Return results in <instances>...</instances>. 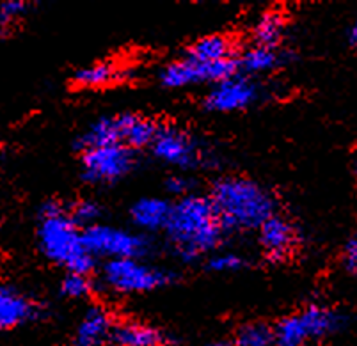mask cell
Masks as SVG:
<instances>
[{
  "label": "cell",
  "mask_w": 357,
  "mask_h": 346,
  "mask_svg": "<svg viewBox=\"0 0 357 346\" xmlns=\"http://www.w3.org/2000/svg\"><path fill=\"white\" fill-rule=\"evenodd\" d=\"M110 343L116 346H169V338L155 327L125 322L114 325Z\"/></svg>",
  "instance_id": "cell-15"
},
{
  "label": "cell",
  "mask_w": 357,
  "mask_h": 346,
  "mask_svg": "<svg viewBox=\"0 0 357 346\" xmlns=\"http://www.w3.org/2000/svg\"><path fill=\"white\" fill-rule=\"evenodd\" d=\"M235 346H275L274 327L267 323H245L236 331L233 338Z\"/></svg>",
  "instance_id": "cell-21"
},
{
  "label": "cell",
  "mask_w": 357,
  "mask_h": 346,
  "mask_svg": "<svg viewBox=\"0 0 357 346\" xmlns=\"http://www.w3.org/2000/svg\"><path fill=\"white\" fill-rule=\"evenodd\" d=\"M93 291V281L84 274H68L61 283V293L68 299H82Z\"/></svg>",
  "instance_id": "cell-22"
},
{
  "label": "cell",
  "mask_w": 357,
  "mask_h": 346,
  "mask_svg": "<svg viewBox=\"0 0 357 346\" xmlns=\"http://www.w3.org/2000/svg\"><path fill=\"white\" fill-rule=\"evenodd\" d=\"M135 166V151L123 144L103 146L82 153V178L87 183H116Z\"/></svg>",
  "instance_id": "cell-8"
},
{
  "label": "cell",
  "mask_w": 357,
  "mask_h": 346,
  "mask_svg": "<svg viewBox=\"0 0 357 346\" xmlns=\"http://www.w3.org/2000/svg\"><path fill=\"white\" fill-rule=\"evenodd\" d=\"M204 346H235L233 339H217V341H210Z\"/></svg>",
  "instance_id": "cell-29"
},
{
  "label": "cell",
  "mask_w": 357,
  "mask_h": 346,
  "mask_svg": "<svg viewBox=\"0 0 357 346\" xmlns=\"http://www.w3.org/2000/svg\"><path fill=\"white\" fill-rule=\"evenodd\" d=\"M151 150L158 160L180 169H194L204 164V157L197 142L187 132L173 125L158 126Z\"/></svg>",
  "instance_id": "cell-9"
},
{
  "label": "cell",
  "mask_w": 357,
  "mask_h": 346,
  "mask_svg": "<svg viewBox=\"0 0 357 346\" xmlns=\"http://www.w3.org/2000/svg\"><path fill=\"white\" fill-rule=\"evenodd\" d=\"M102 276L107 286L118 293H146L165 286L173 279L162 268L149 267L134 258L109 260L103 265Z\"/></svg>",
  "instance_id": "cell-5"
},
{
  "label": "cell",
  "mask_w": 357,
  "mask_h": 346,
  "mask_svg": "<svg viewBox=\"0 0 357 346\" xmlns=\"http://www.w3.org/2000/svg\"><path fill=\"white\" fill-rule=\"evenodd\" d=\"M84 245L93 256H105L110 260L134 258L139 260L148 252V240L135 233L95 224L84 229Z\"/></svg>",
  "instance_id": "cell-7"
},
{
  "label": "cell",
  "mask_w": 357,
  "mask_h": 346,
  "mask_svg": "<svg viewBox=\"0 0 357 346\" xmlns=\"http://www.w3.org/2000/svg\"><path fill=\"white\" fill-rule=\"evenodd\" d=\"M114 144L125 146V121H123V114L114 116V118H100L77 141V148L82 153L87 150Z\"/></svg>",
  "instance_id": "cell-14"
},
{
  "label": "cell",
  "mask_w": 357,
  "mask_h": 346,
  "mask_svg": "<svg viewBox=\"0 0 357 346\" xmlns=\"http://www.w3.org/2000/svg\"><path fill=\"white\" fill-rule=\"evenodd\" d=\"M245 265L243 258H240L238 254H215L208 260V268L213 272H235L238 268H242Z\"/></svg>",
  "instance_id": "cell-24"
},
{
  "label": "cell",
  "mask_w": 357,
  "mask_h": 346,
  "mask_svg": "<svg viewBox=\"0 0 357 346\" xmlns=\"http://www.w3.org/2000/svg\"><path fill=\"white\" fill-rule=\"evenodd\" d=\"M29 9L27 2H16V0H11V2H4L2 6V29L8 31L13 24H15L20 16L25 15V11Z\"/></svg>",
  "instance_id": "cell-25"
},
{
  "label": "cell",
  "mask_w": 357,
  "mask_h": 346,
  "mask_svg": "<svg viewBox=\"0 0 357 346\" xmlns=\"http://www.w3.org/2000/svg\"><path fill=\"white\" fill-rule=\"evenodd\" d=\"M187 57L201 63H219L233 59V45L226 36L210 34L199 38L187 52Z\"/></svg>",
  "instance_id": "cell-17"
},
{
  "label": "cell",
  "mask_w": 357,
  "mask_h": 346,
  "mask_svg": "<svg viewBox=\"0 0 357 346\" xmlns=\"http://www.w3.org/2000/svg\"><path fill=\"white\" fill-rule=\"evenodd\" d=\"M165 187L171 194L174 196H183L189 192V187H190V181L183 176H171L167 181H165Z\"/></svg>",
  "instance_id": "cell-27"
},
{
  "label": "cell",
  "mask_w": 357,
  "mask_h": 346,
  "mask_svg": "<svg viewBox=\"0 0 357 346\" xmlns=\"http://www.w3.org/2000/svg\"><path fill=\"white\" fill-rule=\"evenodd\" d=\"M210 199L222 228L231 231L259 229L275 215L274 197L248 178H222L213 185Z\"/></svg>",
  "instance_id": "cell-2"
},
{
  "label": "cell",
  "mask_w": 357,
  "mask_h": 346,
  "mask_svg": "<svg viewBox=\"0 0 357 346\" xmlns=\"http://www.w3.org/2000/svg\"><path fill=\"white\" fill-rule=\"evenodd\" d=\"M100 206L95 201H80L73 205L70 210V217L77 226H82L84 229L95 226V221L100 217Z\"/></svg>",
  "instance_id": "cell-23"
},
{
  "label": "cell",
  "mask_w": 357,
  "mask_h": 346,
  "mask_svg": "<svg viewBox=\"0 0 357 346\" xmlns=\"http://www.w3.org/2000/svg\"><path fill=\"white\" fill-rule=\"evenodd\" d=\"M84 231L75 224L66 212L59 215L41 217L38 228V242L45 256L61 265L68 274L89 276L95 268V256L84 245Z\"/></svg>",
  "instance_id": "cell-3"
},
{
  "label": "cell",
  "mask_w": 357,
  "mask_h": 346,
  "mask_svg": "<svg viewBox=\"0 0 357 346\" xmlns=\"http://www.w3.org/2000/svg\"><path fill=\"white\" fill-rule=\"evenodd\" d=\"M171 208L173 205H169L164 199L144 197L132 206L130 215L137 228L144 229V231H157V229H165L169 217H171Z\"/></svg>",
  "instance_id": "cell-16"
},
{
  "label": "cell",
  "mask_w": 357,
  "mask_h": 346,
  "mask_svg": "<svg viewBox=\"0 0 357 346\" xmlns=\"http://www.w3.org/2000/svg\"><path fill=\"white\" fill-rule=\"evenodd\" d=\"M349 318L343 313L324 306H310L301 313L284 316L274 325L275 346H306L317 339L343 331Z\"/></svg>",
  "instance_id": "cell-4"
},
{
  "label": "cell",
  "mask_w": 357,
  "mask_h": 346,
  "mask_svg": "<svg viewBox=\"0 0 357 346\" xmlns=\"http://www.w3.org/2000/svg\"><path fill=\"white\" fill-rule=\"evenodd\" d=\"M238 61L228 59L219 63H201L190 57L167 64L160 71V84L169 89H180L194 84H219L236 75Z\"/></svg>",
  "instance_id": "cell-6"
},
{
  "label": "cell",
  "mask_w": 357,
  "mask_h": 346,
  "mask_svg": "<svg viewBox=\"0 0 357 346\" xmlns=\"http://www.w3.org/2000/svg\"><path fill=\"white\" fill-rule=\"evenodd\" d=\"M284 34V15L281 11L263 13L252 29L255 45L267 48H278Z\"/></svg>",
  "instance_id": "cell-19"
},
{
  "label": "cell",
  "mask_w": 357,
  "mask_h": 346,
  "mask_svg": "<svg viewBox=\"0 0 357 346\" xmlns=\"http://www.w3.org/2000/svg\"><path fill=\"white\" fill-rule=\"evenodd\" d=\"M114 322L103 307H91L77 325L73 346H102L110 341Z\"/></svg>",
  "instance_id": "cell-13"
},
{
  "label": "cell",
  "mask_w": 357,
  "mask_h": 346,
  "mask_svg": "<svg viewBox=\"0 0 357 346\" xmlns=\"http://www.w3.org/2000/svg\"><path fill=\"white\" fill-rule=\"evenodd\" d=\"M343 268L349 272L350 276L357 277V233H354L349 238L343 249Z\"/></svg>",
  "instance_id": "cell-26"
},
{
  "label": "cell",
  "mask_w": 357,
  "mask_h": 346,
  "mask_svg": "<svg viewBox=\"0 0 357 346\" xmlns=\"http://www.w3.org/2000/svg\"><path fill=\"white\" fill-rule=\"evenodd\" d=\"M259 244L271 261H284L297 247V235L287 219L274 215L259 228Z\"/></svg>",
  "instance_id": "cell-11"
},
{
  "label": "cell",
  "mask_w": 357,
  "mask_h": 346,
  "mask_svg": "<svg viewBox=\"0 0 357 346\" xmlns=\"http://www.w3.org/2000/svg\"><path fill=\"white\" fill-rule=\"evenodd\" d=\"M119 70L110 63H93L89 66H84L75 71L73 82L79 87L87 89H96V87H105L118 80Z\"/></svg>",
  "instance_id": "cell-20"
},
{
  "label": "cell",
  "mask_w": 357,
  "mask_h": 346,
  "mask_svg": "<svg viewBox=\"0 0 357 346\" xmlns=\"http://www.w3.org/2000/svg\"><path fill=\"white\" fill-rule=\"evenodd\" d=\"M38 316H40V307L36 306L32 300H29L27 297L22 295L20 291H16L9 284L2 286V291H0V325L4 331L32 322Z\"/></svg>",
  "instance_id": "cell-12"
},
{
  "label": "cell",
  "mask_w": 357,
  "mask_h": 346,
  "mask_svg": "<svg viewBox=\"0 0 357 346\" xmlns=\"http://www.w3.org/2000/svg\"><path fill=\"white\" fill-rule=\"evenodd\" d=\"M222 224L212 199L203 196H185L171 208L165 226L169 240L183 260L190 261L219 245Z\"/></svg>",
  "instance_id": "cell-1"
},
{
  "label": "cell",
  "mask_w": 357,
  "mask_h": 346,
  "mask_svg": "<svg viewBox=\"0 0 357 346\" xmlns=\"http://www.w3.org/2000/svg\"><path fill=\"white\" fill-rule=\"evenodd\" d=\"M258 100V86L248 77L235 75L215 84L204 96V109L212 112H235L248 109Z\"/></svg>",
  "instance_id": "cell-10"
},
{
  "label": "cell",
  "mask_w": 357,
  "mask_h": 346,
  "mask_svg": "<svg viewBox=\"0 0 357 346\" xmlns=\"http://www.w3.org/2000/svg\"><path fill=\"white\" fill-rule=\"evenodd\" d=\"M349 41H350V45H352V47L357 50V16H356V20H354V24L350 25Z\"/></svg>",
  "instance_id": "cell-28"
},
{
  "label": "cell",
  "mask_w": 357,
  "mask_h": 346,
  "mask_svg": "<svg viewBox=\"0 0 357 346\" xmlns=\"http://www.w3.org/2000/svg\"><path fill=\"white\" fill-rule=\"evenodd\" d=\"M281 64H283V56L279 54L278 48L258 47V45L248 48L238 59V68H242V71H245L249 75L272 71Z\"/></svg>",
  "instance_id": "cell-18"
}]
</instances>
